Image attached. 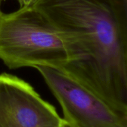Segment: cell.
I'll use <instances>...</instances> for the list:
<instances>
[{"label":"cell","mask_w":127,"mask_h":127,"mask_svg":"<svg viewBox=\"0 0 127 127\" xmlns=\"http://www.w3.org/2000/svg\"><path fill=\"white\" fill-rule=\"evenodd\" d=\"M68 52L60 69L127 114V24L111 0H37Z\"/></svg>","instance_id":"obj_1"},{"label":"cell","mask_w":127,"mask_h":127,"mask_svg":"<svg viewBox=\"0 0 127 127\" xmlns=\"http://www.w3.org/2000/svg\"><path fill=\"white\" fill-rule=\"evenodd\" d=\"M0 60L10 69H62L68 61V52L59 31L31 7L0 14Z\"/></svg>","instance_id":"obj_2"},{"label":"cell","mask_w":127,"mask_h":127,"mask_svg":"<svg viewBox=\"0 0 127 127\" xmlns=\"http://www.w3.org/2000/svg\"><path fill=\"white\" fill-rule=\"evenodd\" d=\"M60 103L68 127H127V114L68 76L49 66L35 68Z\"/></svg>","instance_id":"obj_3"},{"label":"cell","mask_w":127,"mask_h":127,"mask_svg":"<svg viewBox=\"0 0 127 127\" xmlns=\"http://www.w3.org/2000/svg\"><path fill=\"white\" fill-rule=\"evenodd\" d=\"M55 108L28 83L0 74V127H63Z\"/></svg>","instance_id":"obj_4"},{"label":"cell","mask_w":127,"mask_h":127,"mask_svg":"<svg viewBox=\"0 0 127 127\" xmlns=\"http://www.w3.org/2000/svg\"><path fill=\"white\" fill-rule=\"evenodd\" d=\"M121 19L127 24V0H111Z\"/></svg>","instance_id":"obj_5"},{"label":"cell","mask_w":127,"mask_h":127,"mask_svg":"<svg viewBox=\"0 0 127 127\" xmlns=\"http://www.w3.org/2000/svg\"><path fill=\"white\" fill-rule=\"evenodd\" d=\"M37 0H18L19 8H25V7H33Z\"/></svg>","instance_id":"obj_6"},{"label":"cell","mask_w":127,"mask_h":127,"mask_svg":"<svg viewBox=\"0 0 127 127\" xmlns=\"http://www.w3.org/2000/svg\"><path fill=\"white\" fill-rule=\"evenodd\" d=\"M1 3L0 2V14H1V12H2V11L1 10Z\"/></svg>","instance_id":"obj_7"},{"label":"cell","mask_w":127,"mask_h":127,"mask_svg":"<svg viewBox=\"0 0 127 127\" xmlns=\"http://www.w3.org/2000/svg\"><path fill=\"white\" fill-rule=\"evenodd\" d=\"M5 1V0H0V2L1 3V2H2V1Z\"/></svg>","instance_id":"obj_8"},{"label":"cell","mask_w":127,"mask_h":127,"mask_svg":"<svg viewBox=\"0 0 127 127\" xmlns=\"http://www.w3.org/2000/svg\"><path fill=\"white\" fill-rule=\"evenodd\" d=\"M64 126H65V125H64ZM64 126H63V127H64Z\"/></svg>","instance_id":"obj_9"}]
</instances>
